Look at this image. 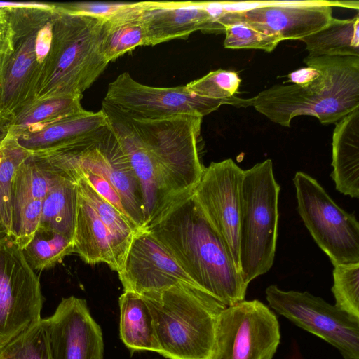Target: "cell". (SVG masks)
Here are the masks:
<instances>
[{"label": "cell", "mask_w": 359, "mask_h": 359, "mask_svg": "<svg viewBox=\"0 0 359 359\" xmlns=\"http://www.w3.org/2000/svg\"><path fill=\"white\" fill-rule=\"evenodd\" d=\"M101 110L138 180L145 229L198 184L205 168L200 155L203 117L184 114L138 118L104 101Z\"/></svg>", "instance_id": "cell-1"}, {"label": "cell", "mask_w": 359, "mask_h": 359, "mask_svg": "<svg viewBox=\"0 0 359 359\" xmlns=\"http://www.w3.org/2000/svg\"><path fill=\"white\" fill-rule=\"evenodd\" d=\"M144 229L201 290L226 306L245 300L248 285L193 193L172 204Z\"/></svg>", "instance_id": "cell-2"}, {"label": "cell", "mask_w": 359, "mask_h": 359, "mask_svg": "<svg viewBox=\"0 0 359 359\" xmlns=\"http://www.w3.org/2000/svg\"><path fill=\"white\" fill-rule=\"evenodd\" d=\"M320 75L310 83L278 84L251 98V106L272 122L290 127L298 116L335 123L359 107V57H309Z\"/></svg>", "instance_id": "cell-3"}, {"label": "cell", "mask_w": 359, "mask_h": 359, "mask_svg": "<svg viewBox=\"0 0 359 359\" xmlns=\"http://www.w3.org/2000/svg\"><path fill=\"white\" fill-rule=\"evenodd\" d=\"M140 295L153 318L159 354L168 359H210L218 319L226 306L186 283Z\"/></svg>", "instance_id": "cell-4"}, {"label": "cell", "mask_w": 359, "mask_h": 359, "mask_svg": "<svg viewBox=\"0 0 359 359\" xmlns=\"http://www.w3.org/2000/svg\"><path fill=\"white\" fill-rule=\"evenodd\" d=\"M103 20L68 14L55 7L51 46L36 100L82 96L98 79L109 64L100 50Z\"/></svg>", "instance_id": "cell-5"}, {"label": "cell", "mask_w": 359, "mask_h": 359, "mask_svg": "<svg viewBox=\"0 0 359 359\" xmlns=\"http://www.w3.org/2000/svg\"><path fill=\"white\" fill-rule=\"evenodd\" d=\"M4 9L13 30V48L0 55V120L9 123L36 101L52 42L55 6Z\"/></svg>", "instance_id": "cell-6"}, {"label": "cell", "mask_w": 359, "mask_h": 359, "mask_svg": "<svg viewBox=\"0 0 359 359\" xmlns=\"http://www.w3.org/2000/svg\"><path fill=\"white\" fill-rule=\"evenodd\" d=\"M280 190L271 159L243 171L238 245L240 272L247 285L273 266L278 236Z\"/></svg>", "instance_id": "cell-7"}, {"label": "cell", "mask_w": 359, "mask_h": 359, "mask_svg": "<svg viewBox=\"0 0 359 359\" xmlns=\"http://www.w3.org/2000/svg\"><path fill=\"white\" fill-rule=\"evenodd\" d=\"M41 157L65 173L90 171L104 177L119 194L132 222L138 229H144V203L138 180L108 122L71 147Z\"/></svg>", "instance_id": "cell-8"}, {"label": "cell", "mask_w": 359, "mask_h": 359, "mask_svg": "<svg viewBox=\"0 0 359 359\" xmlns=\"http://www.w3.org/2000/svg\"><path fill=\"white\" fill-rule=\"evenodd\" d=\"M297 210L333 266L359 262V223L341 208L318 181L303 172L293 178Z\"/></svg>", "instance_id": "cell-9"}, {"label": "cell", "mask_w": 359, "mask_h": 359, "mask_svg": "<svg viewBox=\"0 0 359 359\" xmlns=\"http://www.w3.org/2000/svg\"><path fill=\"white\" fill-rule=\"evenodd\" d=\"M280 341L275 313L257 299L243 300L220 313L210 359H273Z\"/></svg>", "instance_id": "cell-10"}, {"label": "cell", "mask_w": 359, "mask_h": 359, "mask_svg": "<svg viewBox=\"0 0 359 359\" xmlns=\"http://www.w3.org/2000/svg\"><path fill=\"white\" fill-rule=\"evenodd\" d=\"M40 278L11 236L0 238V349L41 320Z\"/></svg>", "instance_id": "cell-11"}, {"label": "cell", "mask_w": 359, "mask_h": 359, "mask_svg": "<svg viewBox=\"0 0 359 359\" xmlns=\"http://www.w3.org/2000/svg\"><path fill=\"white\" fill-rule=\"evenodd\" d=\"M266 300L276 313L337 348L344 359H359V318L308 292L266 289Z\"/></svg>", "instance_id": "cell-12"}, {"label": "cell", "mask_w": 359, "mask_h": 359, "mask_svg": "<svg viewBox=\"0 0 359 359\" xmlns=\"http://www.w3.org/2000/svg\"><path fill=\"white\" fill-rule=\"evenodd\" d=\"M103 101L134 118L156 119L177 114L203 116L216 111L226 100H211L190 93L185 86L152 87L135 81L128 72L109 83Z\"/></svg>", "instance_id": "cell-13"}, {"label": "cell", "mask_w": 359, "mask_h": 359, "mask_svg": "<svg viewBox=\"0 0 359 359\" xmlns=\"http://www.w3.org/2000/svg\"><path fill=\"white\" fill-rule=\"evenodd\" d=\"M242 170L231 158L205 167L193 194L240 272L238 225ZM241 273V272H240Z\"/></svg>", "instance_id": "cell-14"}, {"label": "cell", "mask_w": 359, "mask_h": 359, "mask_svg": "<svg viewBox=\"0 0 359 359\" xmlns=\"http://www.w3.org/2000/svg\"><path fill=\"white\" fill-rule=\"evenodd\" d=\"M332 6L355 8L357 1H272L254 4L245 10H236L237 18L256 29L284 40H301L328 24ZM232 9V8H231Z\"/></svg>", "instance_id": "cell-15"}, {"label": "cell", "mask_w": 359, "mask_h": 359, "mask_svg": "<svg viewBox=\"0 0 359 359\" xmlns=\"http://www.w3.org/2000/svg\"><path fill=\"white\" fill-rule=\"evenodd\" d=\"M41 320L50 359H104L102 330L84 299L64 297L55 312Z\"/></svg>", "instance_id": "cell-16"}, {"label": "cell", "mask_w": 359, "mask_h": 359, "mask_svg": "<svg viewBox=\"0 0 359 359\" xmlns=\"http://www.w3.org/2000/svg\"><path fill=\"white\" fill-rule=\"evenodd\" d=\"M117 273L123 292L140 295L161 291L179 283L198 287L146 229L139 230L133 236Z\"/></svg>", "instance_id": "cell-17"}, {"label": "cell", "mask_w": 359, "mask_h": 359, "mask_svg": "<svg viewBox=\"0 0 359 359\" xmlns=\"http://www.w3.org/2000/svg\"><path fill=\"white\" fill-rule=\"evenodd\" d=\"M58 175L48 160L29 155L18 167L11 191V236L22 250L37 229L43 199Z\"/></svg>", "instance_id": "cell-18"}, {"label": "cell", "mask_w": 359, "mask_h": 359, "mask_svg": "<svg viewBox=\"0 0 359 359\" xmlns=\"http://www.w3.org/2000/svg\"><path fill=\"white\" fill-rule=\"evenodd\" d=\"M147 46L187 38L196 31L223 33L204 1H142Z\"/></svg>", "instance_id": "cell-19"}, {"label": "cell", "mask_w": 359, "mask_h": 359, "mask_svg": "<svg viewBox=\"0 0 359 359\" xmlns=\"http://www.w3.org/2000/svg\"><path fill=\"white\" fill-rule=\"evenodd\" d=\"M74 254L86 264L104 263L118 272L127 248L114 237L88 202L77 191Z\"/></svg>", "instance_id": "cell-20"}, {"label": "cell", "mask_w": 359, "mask_h": 359, "mask_svg": "<svg viewBox=\"0 0 359 359\" xmlns=\"http://www.w3.org/2000/svg\"><path fill=\"white\" fill-rule=\"evenodd\" d=\"M107 124V117L101 109L97 112L84 109L50 123L36 132L13 137L29 154L46 156L69 148Z\"/></svg>", "instance_id": "cell-21"}, {"label": "cell", "mask_w": 359, "mask_h": 359, "mask_svg": "<svg viewBox=\"0 0 359 359\" xmlns=\"http://www.w3.org/2000/svg\"><path fill=\"white\" fill-rule=\"evenodd\" d=\"M331 177L340 193L359 198V107L335 123Z\"/></svg>", "instance_id": "cell-22"}, {"label": "cell", "mask_w": 359, "mask_h": 359, "mask_svg": "<svg viewBox=\"0 0 359 359\" xmlns=\"http://www.w3.org/2000/svg\"><path fill=\"white\" fill-rule=\"evenodd\" d=\"M142 10V1L128 3L123 8L103 20L100 50L108 63L137 47L147 46Z\"/></svg>", "instance_id": "cell-23"}, {"label": "cell", "mask_w": 359, "mask_h": 359, "mask_svg": "<svg viewBox=\"0 0 359 359\" xmlns=\"http://www.w3.org/2000/svg\"><path fill=\"white\" fill-rule=\"evenodd\" d=\"M120 338L130 351L159 353L153 318L144 298L136 293L123 292L118 299Z\"/></svg>", "instance_id": "cell-24"}, {"label": "cell", "mask_w": 359, "mask_h": 359, "mask_svg": "<svg viewBox=\"0 0 359 359\" xmlns=\"http://www.w3.org/2000/svg\"><path fill=\"white\" fill-rule=\"evenodd\" d=\"M57 170L58 175L43 201L39 226L72 238L76 213V184L72 177Z\"/></svg>", "instance_id": "cell-25"}, {"label": "cell", "mask_w": 359, "mask_h": 359, "mask_svg": "<svg viewBox=\"0 0 359 359\" xmlns=\"http://www.w3.org/2000/svg\"><path fill=\"white\" fill-rule=\"evenodd\" d=\"M309 57H359V15L332 18L321 29L303 39Z\"/></svg>", "instance_id": "cell-26"}, {"label": "cell", "mask_w": 359, "mask_h": 359, "mask_svg": "<svg viewBox=\"0 0 359 359\" xmlns=\"http://www.w3.org/2000/svg\"><path fill=\"white\" fill-rule=\"evenodd\" d=\"M82 96L50 97L36 100L8 125L7 134L17 137L34 133L46 126L84 110Z\"/></svg>", "instance_id": "cell-27"}, {"label": "cell", "mask_w": 359, "mask_h": 359, "mask_svg": "<svg viewBox=\"0 0 359 359\" xmlns=\"http://www.w3.org/2000/svg\"><path fill=\"white\" fill-rule=\"evenodd\" d=\"M29 266L36 271L54 267L74 254L73 240L53 230L38 226L29 243L22 250Z\"/></svg>", "instance_id": "cell-28"}, {"label": "cell", "mask_w": 359, "mask_h": 359, "mask_svg": "<svg viewBox=\"0 0 359 359\" xmlns=\"http://www.w3.org/2000/svg\"><path fill=\"white\" fill-rule=\"evenodd\" d=\"M29 155L18 144L15 138L7 133L0 139V219L9 236L13 179L20 165Z\"/></svg>", "instance_id": "cell-29"}, {"label": "cell", "mask_w": 359, "mask_h": 359, "mask_svg": "<svg viewBox=\"0 0 359 359\" xmlns=\"http://www.w3.org/2000/svg\"><path fill=\"white\" fill-rule=\"evenodd\" d=\"M241 83V79L237 72L217 69L189 82L185 86L190 93L201 97L229 101L236 107L251 106V98L246 100L235 96Z\"/></svg>", "instance_id": "cell-30"}, {"label": "cell", "mask_w": 359, "mask_h": 359, "mask_svg": "<svg viewBox=\"0 0 359 359\" xmlns=\"http://www.w3.org/2000/svg\"><path fill=\"white\" fill-rule=\"evenodd\" d=\"M74 180L78 193L88 202L111 234L128 250L133 236L140 229L102 198L83 177H76Z\"/></svg>", "instance_id": "cell-31"}, {"label": "cell", "mask_w": 359, "mask_h": 359, "mask_svg": "<svg viewBox=\"0 0 359 359\" xmlns=\"http://www.w3.org/2000/svg\"><path fill=\"white\" fill-rule=\"evenodd\" d=\"M41 319L1 348L0 359H50Z\"/></svg>", "instance_id": "cell-32"}, {"label": "cell", "mask_w": 359, "mask_h": 359, "mask_svg": "<svg viewBox=\"0 0 359 359\" xmlns=\"http://www.w3.org/2000/svg\"><path fill=\"white\" fill-rule=\"evenodd\" d=\"M333 280L334 305L359 318V262L334 266Z\"/></svg>", "instance_id": "cell-33"}, {"label": "cell", "mask_w": 359, "mask_h": 359, "mask_svg": "<svg viewBox=\"0 0 359 359\" xmlns=\"http://www.w3.org/2000/svg\"><path fill=\"white\" fill-rule=\"evenodd\" d=\"M224 46L231 49H259L273 51L280 40L252 27L244 20L227 26L224 30Z\"/></svg>", "instance_id": "cell-34"}, {"label": "cell", "mask_w": 359, "mask_h": 359, "mask_svg": "<svg viewBox=\"0 0 359 359\" xmlns=\"http://www.w3.org/2000/svg\"><path fill=\"white\" fill-rule=\"evenodd\" d=\"M128 3L104 2H69L54 3L56 9L72 15H86L106 19L121 9Z\"/></svg>", "instance_id": "cell-35"}, {"label": "cell", "mask_w": 359, "mask_h": 359, "mask_svg": "<svg viewBox=\"0 0 359 359\" xmlns=\"http://www.w3.org/2000/svg\"><path fill=\"white\" fill-rule=\"evenodd\" d=\"M66 174L74 180L76 177H83L102 198L112 205L124 217L130 220L119 194L104 177L90 171H77Z\"/></svg>", "instance_id": "cell-36"}, {"label": "cell", "mask_w": 359, "mask_h": 359, "mask_svg": "<svg viewBox=\"0 0 359 359\" xmlns=\"http://www.w3.org/2000/svg\"><path fill=\"white\" fill-rule=\"evenodd\" d=\"M13 30L4 8H0V55L12 50Z\"/></svg>", "instance_id": "cell-37"}, {"label": "cell", "mask_w": 359, "mask_h": 359, "mask_svg": "<svg viewBox=\"0 0 359 359\" xmlns=\"http://www.w3.org/2000/svg\"><path fill=\"white\" fill-rule=\"evenodd\" d=\"M320 75V71L318 68L313 65H306V67L290 73L287 77L292 84L303 86L311 83Z\"/></svg>", "instance_id": "cell-38"}, {"label": "cell", "mask_w": 359, "mask_h": 359, "mask_svg": "<svg viewBox=\"0 0 359 359\" xmlns=\"http://www.w3.org/2000/svg\"><path fill=\"white\" fill-rule=\"evenodd\" d=\"M53 3L0 1V8L18 7H50Z\"/></svg>", "instance_id": "cell-39"}, {"label": "cell", "mask_w": 359, "mask_h": 359, "mask_svg": "<svg viewBox=\"0 0 359 359\" xmlns=\"http://www.w3.org/2000/svg\"><path fill=\"white\" fill-rule=\"evenodd\" d=\"M8 125V123H6L0 120V139L6 135Z\"/></svg>", "instance_id": "cell-40"}, {"label": "cell", "mask_w": 359, "mask_h": 359, "mask_svg": "<svg viewBox=\"0 0 359 359\" xmlns=\"http://www.w3.org/2000/svg\"><path fill=\"white\" fill-rule=\"evenodd\" d=\"M8 235V232L0 219V238Z\"/></svg>", "instance_id": "cell-41"}]
</instances>
